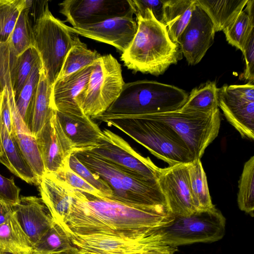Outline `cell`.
Masks as SVG:
<instances>
[{
    "label": "cell",
    "mask_w": 254,
    "mask_h": 254,
    "mask_svg": "<svg viewBox=\"0 0 254 254\" xmlns=\"http://www.w3.org/2000/svg\"><path fill=\"white\" fill-rule=\"evenodd\" d=\"M171 213L163 207L136 205L95 196L73 189L69 213L64 228L79 235H103L138 239L169 221Z\"/></svg>",
    "instance_id": "cell-1"
},
{
    "label": "cell",
    "mask_w": 254,
    "mask_h": 254,
    "mask_svg": "<svg viewBox=\"0 0 254 254\" xmlns=\"http://www.w3.org/2000/svg\"><path fill=\"white\" fill-rule=\"evenodd\" d=\"M134 14L137 31L128 48L122 53L121 60L134 71L162 74L182 58L179 45L171 40L165 26L156 20L151 10Z\"/></svg>",
    "instance_id": "cell-2"
},
{
    "label": "cell",
    "mask_w": 254,
    "mask_h": 254,
    "mask_svg": "<svg viewBox=\"0 0 254 254\" xmlns=\"http://www.w3.org/2000/svg\"><path fill=\"white\" fill-rule=\"evenodd\" d=\"M91 118L122 131L169 166L193 161L177 133L166 124L147 115H100Z\"/></svg>",
    "instance_id": "cell-3"
},
{
    "label": "cell",
    "mask_w": 254,
    "mask_h": 254,
    "mask_svg": "<svg viewBox=\"0 0 254 254\" xmlns=\"http://www.w3.org/2000/svg\"><path fill=\"white\" fill-rule=\"evenodd\" d=\"M226 219L215 206L187 216L172 214L171 219L150 230L146 238L152 247L214 242L225 233Z\"/></svg>",
    "instance_id": "cell-4"
},
{
    "label": "cell",
    "mask_w": 254,
    "mask_h": 254,
    "mask_svg": "<svg viewBox=\"0 0 254 254\" xmlns=\"http://www.w3.org/2000/svg\"><path fill=\"white\" fill-rule=\"evenodd\" d=\"M78 159L111 188L110 199L136 205L168 208L157 181L140 179L89 150L73 153Z\"/></svg>",
    "instance_id": "cell-5"
},
{
    "label": "cell",
    "mask_w": 254,
    "mask_h": 254,
    "mask_svg": "<svg viewBox=\"0 0 254 254\" xmlns=\"http://www.w3.org/2000/svg\"><path fill=\"white\" fill-rule=\"evenodd\" d=\"M188 95L176 86L155 81L125 83L119 97L102 115H138L177 111Z\"/></svg>",
    "instance_id": "cell-6"
},
{
    "label": "cell",
    "mask_w": 254,
    "mask_h": 254,
    "mask_svg": "<svg viewBox=\"0 0 254 254\" xmlns=\"http://www.w3.org/2000/svg\"><path fill=\"white\" fill-rule=\"evenodd\" d=\"M32 31L34 47L40 57L44 72L52 86L73 45L76 34L52 14L48 1L37 15Z\"/></svg>",
    "instance_id": "cell-7"
},
{
    "label": "cell",
    "mask_w": 254,
    "mask_h": 254,
    "mask_svg": "<svg viewBox=\"0 0 254 254\" xmlns=\"http://www.w3.org/2000/svg\"><path fill=\"white\" fill-rule=\"evenodd\" d=\"M89 80L75 101L91 117L103 114L116 100L125 84L121 65L111 54L95 61Z\"/></svg>",
    "instance_id": "cell-8"
},
{
    "label": "cell",
    "mask_w": 254,
    "mask_h": 254,
    "mask_svg": "<svg viewBox=\"0 0 254 254\" xmlns=\"http://www.w3.org/2000/svg\"><path fill=\"white\" fill-rule=\"evenodd\" d=\"M145 115L171 127L184 142L193 161L200 160L220 127L219 108L208 113L179 110Z\"/></svg>",
    "instance_id": "cell-9"
},
{
    "label": "cell",
    "mask_w": 254,
    "mask_h": 254,
    "mask_svg": "<svg viewBox=\"0 0 254 254\" xmlns=\"http://www.w3.org/2000/svg\"><path fill=\"white\" fill-rule=\"evenodd\" d=\"M97 156L144 180L157 181L161 168L136 152L124 138L108 129L96 146L88 150Z\"/></svg>",
    "instance_id": "cell-10"
},
{
    "label": "cell",
    "mask_w": 254,
    "mask_h": 254,
    "mask_svg": "<svg viewBox=\"0 0 254 254\" xmlns=\"http://www.w3.org/2000/svg\"><path fill=\"white\" fill-rule=\"evenodd\" d=\"M53 124L66 158L75 152L90 150L96 145L102 136V130L83 112L55 110Z\"/></svg>",
    "instance_id": "cell-11"
},
{
    "label": "cell",
    "mask_w": 254,
    "mask_h": 254,
    "mask_svg": "<svg viewBox=\"0 0 254 254\" xmlns=\"http://www.w3.org/2000/svg\"><path fill=\"white\" fill-rule=\"evenodd\" d=\"M218 107L241 136L254 139V85H225L218 88Z\"/></svg>",
    "instance_id": "cell-12"
},
{
    "label": "cell",
    "mask_w": 254,
    "mask_h": 254,
    "mask_svg": "<svg viewBox=\"0 0 254 254\" xmlns=\"http://www.w3.org/2000/svg\"><path fill=\"white\" fill-rule=\"evenodd\" d=\"M60 12L72 26L92 25L118 17H133L129 0H65L59 3Z\"/></svg>",
    "instance_id": "cell-13"
},
{
    "label": "cell",
    "mask_w": 254,
    "mask_h": 254,
    "mask_svg": "<svg viewBox=\"0 0 254 254\" xmlns=\"http://www.w3.org/2000/svg\"><path fill=\"white\" fill-rule=\"evenodd\" d=\"M190 163L178 164L161 168L157 178L168 209L174 215L187 216L197 211L191 196Z\"/></svg>",
    "instance_id": "cell-14"
},
{
    "label": "cell",
    "mask_w": 254,
    "mask_h": 254,
    "mask_svg": "<svg viewBox=\"0 0 254 254\" xmlns=\"http://www.w3.org/2000/svg\"><path fill=\"white\" fill-rule=\"evenodd\" d=\"M215 32L211 18L195 0L190 19L178 40L189 64L195 65L202 59L214 42Z\"/></svg>",
    "instance_id": "cell-15"
},
{
    "label": "cell",
    "mask_w": 254,
    "mask_h": 254,
    "mask_svg": "<svg viewBox=\"0 0 254 254\" xmlns=\"http://www.w3.org/2000/svg\"><path fill=\"white\" fill-rule=\"evenodd\" d=\"M72 33L112 45L122 53L130 45L137 31L133 17H118L92 25L69 26Z\"/></svg>",
    "instance_id": "cell-16"
},
{
    "label": "cell",
    "mask_w": 254,
    "mask_h": 254,
    "mask_svg": "<svg viewBox=\"0 0 254 254\" xmlns=\"http://www.w3.org/2000/svg\"><path fill=\"white\" fill-rule=\"evenodd\" d=\"M11 207L14 217L33 246L55 222L41 198L21 196Z\"/></svg>",
    "instance_id": "cell-17"
},
{
    "label": "cell",
    "mask_w": 254,
    "mask_h": 254,
    "mask_svg": "<svg viewBox=\"0 0 254 254\" xmlns=\"http://www.w3.org/2000/svg\"><path fill=\"white\" fill-rule=\"evenodd\" d=\"M94 63L55 81L51 86V101L55 110L72 113L83 112L75 98L87 83Z\"/></svg>",
    "instance_id": "cell-18"
},
{
    "label": "cell",
    "mask_w": 254,
    "mask_h": 254,
    "mask_svg": "<svg viewBox=\"0 0 254 254\" xmlns=\"http://www.w3.org/2000/svg\"><path fill=\"white\" fill-rule=\"evenodd\" d=\"M39 186L41 198L53 218L63 224L69 213L73 188L56 174L48 172L43 176Z\"/></svg>",
    "instance_id": "cell-19"
},
{
    "label": "cell",
    "mask_w": 254,
    "mask_h": 254,
    "mask_svg": "<svg viewBox=\"0 0 254 254\" xmlns=\"http://www.w3.org/2000/svg\"><path fill=\"white\" fill-rule=\"evenodd\" d=\"M51 88L42 68L36 91L27 110L26 120V125L34 136L55 115V110L51 101Z\"/></svg>",
    "instance_id": "cell-20"
},
{
    "label": "cell",
    "mask_w": 254,
    "mask_h": 254,
    "mask_svg": "<svg viewBox=\"0 0 254 254\" xmlns=\"http://www.w3.org/2000/svg\"><path fill=\"white\" fill-rule=\"evenodd\" d=\"M0 162L26 183L39 186L40 180L23 158L0 114Z\"/></svg>",
    "instance_id": "cell-21"
},
{
    "label": "cell",
    "mask_w": 254,
    "mask_h": 254,
    "mask_svg": "<svg viewBox=\"0 0 254 254\" xmlns=\"http://www.w3.org/2000/svg\"><path fill=\"white\" fill-rule=\"evenodd\" d=\"M53 117L43 126L35 137L46 172L56 174L62 169L68 157L65 156L57 137Z\"/></svg>",
    "instance_id": "cell-22"
},
{
    "label": "cell",
    "mask_w": 254,
    "mask_h": 254,
    "mask_svg": "<svg viewBox=\"0 0 254 254\" xmlns=\"http://www.w3.org/2000/svg\"><path fill=\"white\" fill-rule=\"evenodd\" d=\"M248 0H196L211 18L216 32L225 31L245 8Z\"/></svg>",
    "instance_id": "cell-23"
},
{
    "label": "cell",
    "mask_w": 254,
    "mask_h": 254,
    "mask_svg": "<svg viewBox=\"0 0 254 254\" xmlns=\"http://www.w3.org/2000/svg\"><path fill=\"white\" fill-rule=\"evenodd\" d=\"M195 0H164L163 24L169 37L174 43L191 17Z\"/></svg>",
    "instance_id": "cell-24"
},
{
    "label": "cell",
    "mask_w": 254,
    "mask_h": 254,
    "mask_svg": "<svg viewBox=\"0 0 254 254\" xmlns=\"http://www.w3.org/2000/svg\"><path fill=\"white\" fill-rule=\"evenodd\" d=\"M26 0H0V59L15 54L10 44L17 20L27 6Z\"/></svg>",
    "instance_id": "cell-25"
},
{
    "label": "cell",
    "mask_w": 254,
    "mask_h": 254,
    "mask_svg": "<svg viewBox=\"0 0 254 254\" xmlns=\"http://www.w3.org/2000/svg\"><path fill=\"white\" fill-rule=\"evenodd\" d=\"M32 244L13 214L0 225V252L32 254Z\"/></svg>",
    "instance_id": "cell-26"
},
{
    "label": "cell",
    "mask_w": 254,
    "mask_h": 254,
    "mask_svg": "<svg viewBox=\"0 0 254 254\" xmlns=\"http://www.w3.org/2000/svg\"><path fill=\"white\" fill-rule=\"evenodd\" d=\"M11 134L23 158L40 181L46 170L35 136L27 127L13 129Z\"/></svg>",
    "instance_id": "cell-27"
},
{
    "label": "cell",
    "mask_w": 254,
    "mask_h": 254,
    "mask_svg": "<svg viewBox=\"0 0 254 254\" xmlns=\"http://www.w3.org/2000/svg\"><path fill=\"white\" fill-rule=\"evenodd\" d=\"M189 171L191 199L196 210H205L214 207L209 193L206 174L200 160L190 163Z\"/></svg>",
    "instance_id": "cell-28"
},
{
    "label": "cell",
    "mask_w": 254,
    "mask_h": 254,
    "mask_svg": "<svg viewBox=\"0 0 254 254\" xmlns=\"http://www.w3.org/2000/svg\"><path fill=\"white\" fill-rule=\"evenodd\" d=\"M217 93L215 82H207L192 90L180 110L202 113L213 111L219 108Z\"/></svg>",
    "instance_id": "cell-29"
},
{
    "label": "cell",
    "mask_w": 254,
    "mask_h": 254,
    "mask_svg": "<svg viewBox=\"0 0 254 254\" xmlns=\"http://www.w3.org/2000/svg\"><path fill=\"white\" fill-rule=\"evenodd\" d=\"M101 57L97 51L88 49L86 45L76 35L73 45L65 58L58 78L67 76L93 64Z\"/></svg>",
    "instance_id": "cell-30"
},
{
    "label": "cell",
    "mask_w": 254,
    "mask_h": 254,
    "mask_svg": "<svg viewBox=\"0 0 254 254\" xmlns=\"http://www.w3.org/2000/svg\"><path fill=\"white\" fill-rule=\"evenodd\" d=\"M245 7L223 32L229 43L241 51L248 36L254 30V0H248Z\"/></svg>",
    "instance_id": "cell-31"
},
{
    "label": "cell",
    "mask_w": 254,
    "mask_h": 254,
    "mask_svg": "<svg viewBox=\"0 0 254 254\" xmlns=\"http://www.w3.org/2000/svg\"><path fill=\"white\" fill-rule=\"evenodd\" d=\"M63 227L55 221L54 225L33 246L32 254H53L73 248Z\"/></svg>",
    "instance_id": "cell-32"
},
{
    "label": "cell",
    "mask_w": 254,
    "mask_h": 254,
    "mask_svg": "<svg viewBox=\"0 0 254 254\" xmlns=\"http://www.w3.org/2000/svg\"><path fill=\"white\" fill-rule=\"evenodd\" d=\"M32 1L27 0V6L20 13L11 34L10 44L17 57L34 47L32 26L29 13Z\"/></svg>",
    "instance_id": "cell-33"
},
{
    "label": "cell",
    "mask_w": 254,
    "mask_h": 254,
    "mask_svg": "<svg viewBox=\"0 0 254 254\" xmlns=\"http://www.w3.org/2000/svg\"><path fill=\"white\" fill-rule=\"evenodd\" d=\"M237 197L239 208L254 217V156L244 164L239 181Z\"/></svg>",
    "instance_id": "cell-34"
},
{
    "label": "cell",
    "mask_w": 254,
    "mask_h": 254,
    "mask_svg": "<svg viewBox=\"0 0 254 254\" xmlns=\"http://www.w3.org/2000/svg\"><path fill=\"white\" fill-rule=\"evenodd\" d=\"M42 68L40 59L34 66L19 94L15 99L16 108L25 124L27 110L36 91Z\"/></svg>",
    "instance_id": "cell-35"
},
{
    "label": "cell",
    "mask_w": 254,
    "mask_h": 254,
    "mask_svg": "<svg viewBox=\"0 0 254 254\" xmlns=\"http://www.w3.org/2000/svg\"><path fill=\"white\" fill-rule=\"evenodd\" d=\"M40 59L38 52L34 47L28 49L18 57L12 87L14 99L19 94L34 66Z\"/></svg>",
    "instance_id": "cell-36"
},
{
    "label": "cell",
    "mask_w": 254,
    "mask_h": 254,
    "mask_svg": "<svg viewBox=\"0 0 254 254\" xmlns=\"http://www.w3.org/2000/svg\"><path fill=\"white\" fill-rule=\"evenodd\" d=\"M70 168L76 174L98 190L103 197L110 198L112 191L108 185L98 175L93 173L84 166L74 153L68 158Z\"/></svg>",
    "instance_id": "cell-37"
},
{
    "label": "cell",
    "mask_w": 254,
    "mask_h": 254,
    "mask_svg": "<svg viewBox=\"0 0 254 254\" xmlns=\"http://www.w3.org/2000/svg\"><path fill=\"white\" fill-rule=\"evenodd\" d=\"M68 158L62 169L56 174L74 189L95 196L103 197L102 195L98 190L70 168L68 163Z\"/></svg>",
    "instance_id": "cell-38"
},
{
    "label": "cell",
    "mask_w": 254,
    "mask_h": 254,
    "mask_svg": "<svg viewBox=\"0 0 254 254\" xmlns=\"http://www.w3.org/2000/svg\"><path fill=\"white\" fill-rule=\"evenodd\" d=\"M20 189L13 178H7L0 174V202L9 205L16 204L20 198Z\"/></svg>",
    "instance_id": "cell-39"
},
{
    "label": "cell",
    "mask_w": 254,
    "mask_h": 254,
    "mask_svg": "<svg viewBox=\"0 0 254 254\" xmlns=\"http://www.w3.org/2000/svg\"><path fill=\"white\" fill-rule=\"evenodd\" d=\"M246 62L243 77L249 82H254V30L247 38L242 51Z\"/></svg>",
    "instance_id": "cell-40"
},
{
    "label": "cell",
    "mask_w": 254,
    "mask_h": 254,
    "mask_svg": "<svg viewBox=\"0 0 254 254\" xmlns=\"http://www.w3.org/2000/svg\"><path fill=\"white\" fill-rule=\"evenodd\" d=\"M134 14L149 9L157 20L163 23L164 0H129Z\"/></svg>",
    "instance_id": "cell-41"
},
{
    "label": "cell",
    "mask_w": 254,
    "mask_h": 254,
    "mask_svg": "<svg viewBox=\"0 0 254 254\" xmlns=\"http://www.w3.org/2000/svg\"><path fill=\"white\" fill-rule=\"evenodd\" d=\"M12 214L11 206L0 202V225L5 222Z\"/></svg>",
    "instance_id": "cell-42"
},
{
    "label": "cell",
    "mask_w": 254,
    "mask_h": 254,
    "mask_svg": "<svg viewBox=\"0 0 254 254\" xmlns=\"http://www.w3.org/2000/svg\"><path fill=\"white\" fill-rule=\"evenodd\" d=\"M176 250V248L159 247L137 254H173Z\"/></svg>",
    "instance_id": "cell-43"
},
{
    "label": "cell",
    "mask_w": 254,
    "mask_h": 254,
    "mask_svg": "<svg viewBox=\"0 0 254 254\" xmlns=\"http://www.w3.org/2000/svg\"><path fill=\"white\" fill-rule=\"evenodd\" d=\"M53 254H84L83 253L81 252L79 250H78L74 246L73 248L65 250L64 251H62L60 252H58L56 253H54Z\"/></svg>",
    "instance_id": "cell-44"
},
{
    "label": "cell",
    "mask_w": 254,
    "mask_h": 254,
    "mask_svg": "<svg viewBox=\"0 0 254 254\" xmlns=\"http://www.w3.org/2000/svg\"><path fill=\"white\" fill-rule=\"evenodd\" d=\"M0 254H14L7 253V252H0Z\"/></svg>",
    "instance_id": "cell-45"
}]
</instances>
